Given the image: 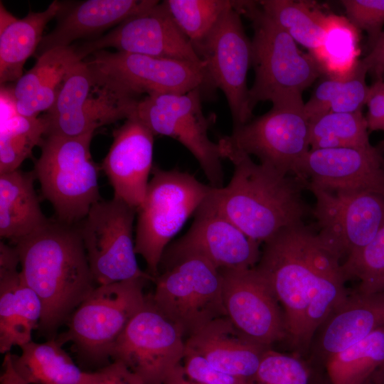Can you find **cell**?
<instances>
[{"instance_id": "40", "label": "cell", "mask_w": 384, "mask_h": 384, "mask_svg": "<svg viewBox=\"0 0 384 384\" xmlns=\"http://www.w3.org/2000/svg\"><path fill=\"white\" fill-rule=\"evenodd\" d=\"M183 375L178 384H253L213 367L204 358L186 348Z\"/></svg>"}, {"instance_id": "28", "label": "cell", "mask_w": 384, "mask_h": 384, "mask_svg": "<svg viewBox=\"0 0 384 384\" xmlns=\"http://www.w3.org/2000/svg\"><path fill=\"white\" fill-rule=\"evenodd\" d=\"M33 172L0 174V236L16 243L50 221L41 210Z\"/></svg>"}, {"instance_id": "48", "label": "cell", "mask_w": 384, "mask_h": 384, "mask_svg": "<svg viewBox=\"0 0 384 384\" xmlns=\"http://www.w3.org/2000/svg\"></svg>"}, {"instance_id": "9", "label": "cell", "mask_w": 384, "mask_h": 384, "mask_svg": "<svg viewBox=\"0 0 384 384\" xmlns=\"http://www.w3.org/2000/svg\"><path fill=\"white\" fill-rule=\"evenodd\" d=\"M163 272L148 295L154 306L186 338L211 321L226 316L219 270L206 260L186 255L161 260Z\"/></svg>"}, {"instance_id": "38", "label": "cell", "mask_w": 384, "mask_h": 384, "mask_svg": "<svg viewBox=\"0 0 384 384\" xmlns=\"http://www.w3.org/2000/svg\"><path fill=\"white\" fill-rule=\"evenodd\" d=\"M309 372L298 358L268 348L252 380L253 384H308Z\"/></svg>"}, {"instance_id": "12", "label": "cell", "mask_w": 384, "mask_h": 384, "mask_svg": "<svg viewBox=\"0 0 384 384\" xmlns=\"http://www.w3.org/2000/svg\"><path fill=\"white\" fill-rule=\"evenodd\" d=\"M203 91L195 89L185 93H159L139 100L134 114L154 135L174 139L185 146L198 161L214 188L223 187V159L219 145L208 137L214 122L213 115L205 116L201 105Z\"/></svg>"}, {"instance_id": "11", "label": "cell", "mask_w": 384, "mask_h": 384, "mask_svg": "<svg viewBox=\"0 0 384 384\" xmlns=\"http://www.w3.org/2000/svg\"><path fill=\"white\" fill-rule=\"evenodd\" d=\"M148 295L112 346L110 357L137 374L145 384H170L183 368L186 340Z\"/></svg>"}, {"instance_id": "16", "label": "cell", "mask_w": 384, "mask_h": 384, "mask_svg": "<svg viewBox=\"0 0 384 384\" xmlns=\"http://www.w3.org/2000/svg\"><path fill=\"white\" fill-rule=\"evenodd\" d=\"M315 198L318 233L341 260L366 246L384 226V196L369 191L331 192L306 184Z\"/></svg>"}, {"instance_id": "19", "label": "cell", "mask_w": 384, "mask_h": 384, "mask_svg": "<svg viewBox=\"0 0 384 384\" xmlns=\"http://www.w3.org/2000/svg\"><path fill=\"white\" fill-rule=\"evenodd\" d=\"M75 46L82 60L95 51L114 48L117 51L152 57L203 61L163 1L127 19L108 33Z\"/></svg>"}, {"instance_id": "36", "label": "cell", "mask_w": 384, "mask_h": 384, "mask_svg": "<svg viewBox=\"0 0 384 384\" xmlns=\"http://www.w3.org/2000/svg\"><path fill=\"white\" fill-rule=\"evenodd\" d=\"M163 3L193 48L208 36L233 6L230 0H166Z\"/></svg>"}, {"instance_id": "31", "label": "cell", "mask_w": 384, "mask_h": 384, "mask_svg": "<svg viewBox=\"0 0 384 384\" xmlns=\"http://www.w3.org/2000/svg\"><path fill=\"white\" fill-rule=\"evenodd\" d=\"M360 31L346 17L327 14L322 41L316 49L309 53L322 75L343 80L353 73L360 60Z\"/></svg>"}, {"instance_id": "30", "label": "cell", "mask_w": 384, "mask_h": 384, "mask_svg": "<svg viewBox=\"0 0 384 384\" xmlns=\"http://www.w3.org/2000/svg\"><path fill=\"white\" fill-rule=\"evenodd\" d=\"M20 355L11 353L13 367L31 384H80L85 370L63 349L57 338L44 343L33 341L20 347Z\"/></svg>"}, {"instance_id": "8", "label": "cell", "mask_w": 384, "mask_h": 384, "mask_svg": "<svg viewBox=\"0 0 384 384\" xmlns=\"http://www.w3.org/2000/svg\"><path fill=\"white\" fill-rule=\"evenodd\" d=\"M94 82L126 101L159 93L213 90L203 61L193 63L105 50L83 60Z\"/></svg>"}, {"instance_id": "26", "label": "cell", "mask_w": 384, "mask_h": 384, "mask_svg": "<svg viewBox=\"0 0 384 384\" xmlns=\"http://www.w3.org/2000/svg\"><path fill=\"white\" fill-rule=\"evenodd\" d=\"M42 314L40 298L24 282L17 267L0 268L1 353L31 341Z\"/></svg>"}, {"instance_id": "3", "label": "cell", "mask_w": 384, "mask_h": 384, "mask_svg": "<svg viewBox=\"0 0 384 384\" xmlns=\"http://www.w3.org/2000/svg\"><path fill=\"white\" fill-rule=\"evenodd\" d=\"M255 266L284 309L287 340L306 351V316L321 279L341 265L318 231L304 222L279 230L264 242Z\"/></svg>"}, {"instance_id": "6", "label": "cell", "mask_w": 384, "mask_h": 384, "mask_svg": "<svg viewBox=\"0 0 384 384\" xmlns=\"http://www.w3.org/2000/svg\"><path fill=\"white\" fill-rule=\"evenodd\" d=\"M142 206L138 209L135 252L154 279L168 244L191 214L208 198L213 187L178 169H152Z\"/></svg>"}, {"instance_id": "2", "label": "cell", "mask_w": 384, "mask_h": 384, "mask_svg": "<svg viewBox=\"0 0 384 384\" xmlns=\"http://www.w3.org/2000/svg\"><path fill=\"white\" fill-rule=\"evenodd\" d=\"M234 166L225 186L213 187L216 208L249 238L265 242L279 230L302 223L311 209L303 198L305 181L296 175L256 164L236 151L221 154Z\"/></svg>"}, {"instance_id": "20", "label": "cell", "mask_w": 384, "mask_h": 384, "mask_svg": "<svg viewBox=\"0 0 384 384\" xmlns=\"http://www.w3.org/2000/svg\"><path fill=\"white\" fill-rule=\"evenodd\" d=\"M294 175L331 192L369 191L384 196V157L375 146L310 149Z\"/></svg>"}, {"instance_id": "1", "label": "cell", "mask_w": 384, "mask_h": 384, "mask_svg": "<svg viewBox=\"0 0 384 384\" xmlns=\"http://www.w3.org/2000/svg\"><path fill=\"white\" fill-rule=\"evenodd\" d=\"M14 245L21 277L42 303L38 329L55 338L58 329L96 287L79 228L50 220Z\"/></svg>"}, {"instance_id": "18", "label": "cell", "mask_w": 384, "mask_h": 384, "mask_svg": "<svg viewBox=\"0 0 384 384\" xmlns=\"http://www.w3.org/2000/svg\"><path fill=\"white\" fill-rule=\"evenodd\" d=\"M210 195L196 211L187 233L166 248L161 260L195 255L218 270L255 267L261 255L260 243L249 238L226 218Z\"/></svg>"}, {"instance_id": "43", "label": "cell", "mask_w": 384, "mask_h": 384, "mask_svg": "<svg viewBox=\"0 0 384 384\" xmlns=\"http://www.w3.org/2000/svg\"><path fill=\"white\" fill-rule=\"evenodd\" d=\"M367 72L376 80H383L384 76V31L370 50L368 54L361 59Z\"/></svg>"}, {"instance_id": "17", "label": "cell", "mask_w": 384, "mask_h": 384, "mask_svg": "<svg viewBox=\"0 0 384 384\" xmlns=\"http://www.w3.org/2000/svg\"><path fill=\"white\" fill-rule=\"evenodd\" d=\"M219 272L226 317L244 337L266 348L287 338L280 304L256 267Z\"/></svg>"}, {"instance_id": "44", "label": "cell", "mask_w": 384, "mask_h": 384, "mask_svg": "<svg viewBox=\"0 0 384 384\" xmlns=\"http://www.w3.org/2000/svg\"><path fill=\"white\" fill-rule=\"evenodd\" d=\"M0 384H31L21 378L14 370L11 362V353L4 354Z\"/></svg>"}, {"instance_id": "34", "label": "cell", "mask_w": 384, "mask_h": 384, "mask_svg": "<svg viewBox=\"0 0 384 384\" xmlns=\"http://www.w3.org/2000/svg\"><path fill=\"white\" fill-rule=\"evenodd\" d=\"M384 361V326L329 358L325 362L331 384H366Z\"/></svg>"}, {"instance_id": "45", "label": "cell", "mask_w": 384, "mask_h": 384, "mask_svg": "<svg viewBox=\"0 0 384 384\" xmlns=\"http://www.w3.org/2000/svg\"><path fill=\"white\" fill-rule=\"evenodd\" d=\"M370 384H384V361L369 380Z\"/></svg>"}, {"instance_id": "15", "label": "cell", "mask_w": 384, "mask_h": 384, "mask_svg": "<svg viewBox=\"0 0 384 384\" xmlns=\"http://www.w3.org/2000/svg\"><path fill=\"white\" fill-rule=\"evenodd\" d=\"M137 101H126L97 85L82 60L68 72L52 107L44 115L45 136L75 137L100 127L127 119Z\"/></svg>"}, {"instance_id": "32", "label": "cell", "mask_w": 384, "mask_h": 384, "mask_svg": "<svg viewBox=\"0 0 384 384\" xmlns=\"http://www.w3.org/2000/svg\"><path fill=\"white\" fill-rule=\"evenodd\" d=\"M261 9L296 42L313 52L321 44L327 14L311 2L292 0L258 1Z\"/></svg>"}, {"instance_id": "4", "label": "cell", "mask_w": 384, "mask_h": 384, "mask_svg": "<svg viewBox=\"0 0 384 384\" xmlns=\"http://www.w3.org/2000/svg\"><path fill=\"white\" fill-rule=\"evenodd\" d=\"M233 8L252 23V66L255 80L249 89L251 111L259 102L274 104L302 97L322 73L314 58L260 6L256 1H233Z\"/></svg>"}, {"instance_id": "41", "label": "cell", "mask_w": 384, "mask_h": 384, "mask_svg": "<svg viewBox=\"0 0 384 384\" xmlns=\"http://www.w3.org/2000/svg\"><path fill=\"white\" fill-rule=\"evenodd\" d=\"M80 384H145L124 363L113 361L95 370L85 371Z\"/></svg>"}, {"instance_id": "35", "label": "cell", "mask_w": 384, "mask_h": 384, "mask_svg": "<svg viewBox=\"0 0 384 384\" xmlns=\"http://www.w3.org/2000/svg\"><path fill=\"white\" fill-rule=\"evenodd\" d=\"M309 143L311 149L374 147L362 112H329L310 119Z\"/></svg>"}, {"instance_id": "47", "label": "cell", "mask_w": 384, "mask_h": 384, "mask_svg": "<svg viewBox=\"0 0 384 384\" xmlns=\"http://www.w3.org/2000/svg\"><path fill=\"white\" fill-rule=\"evenodd\" d=\"M366 384H370V383H366Z\"/></svg>"}, {"instance_id": "13", "label": "cell", "mask_w": 384, "mask_h": 384, "mask_svg": "<svg viewBox=\"0 0 384 384\" xmlns=\"http://www.w3.org/2000/svg\"><path fill=\"white\" fill-rule=\"evenodd\" d=\"M137 210L113 198L100 200L90 208L79 230L90 267L99 285L143 278L155 279L137 263L133 238Z\"/></svg>"}, {"instance_id": "25", "label": "cell", "mask_w": 384, "mask_h": 384, "mask_svg": "<svg viewBox=\"0 0 384 384\" xmlns=\"http://www.w3.org/2000/svg\"><path fill=\"white\" fill-rule=\"evenodd\" d=\"M82 60L75 45L55 48L38 56L29 70L11 88L18 112L38 117L55 102L62 82L70 69Z\"/></svg>"}, {"instance_id": "24", "label": "cell", "mask_w": 384, "mask_h": 384, "mask_svg": "<svg viewBox=\"0 0 384 384\" xmlns=\"http://www.w3.org/2000/svg\"><path fill=\"white\" fill-rule=\"evenodd\" d=\"M186 348L204 358L215 368L252 380L270 348L244 337L226 316L215 319L186 339Z\"/></svg>"}, {"instance_id": "5", "label": "cell", "mask_w": 384, "mask_h": 384, "mask_svg": "<svg viewBox=\"0 0 384 384\" xmlns=\"http://www.w3.org/2000/svg\"><path fill=\"white\" fill-rule=\"evenodd\" d=\"M146 281L135 278L96 287L70 315L67 331L57 340L62 346L72 343L84 367L97 370L109 364L112 346L146 303Z\"/></svg>"}, {"instance_id": "46", "label": "cell", "mask_w": 384, "mask_h": 384, "mask_svg": "<svg viewBox=\"0 0 384 384\" xmlns=\"http://www.w3.org/2000/svg\"><path fill=\"white\" fill-rule=\"evenodd\" d=\"M378 151L383 155L384 154V139L381 140L375 146Z\"/></svg>"}, {"instance_id": "14", "label": "cell", "mask_w": 384, "mask_h": 384, "mask_svg": "<svg viewBox=\"0 0 384 384\" xmlns=\"http://www.w3.org/2000/svg\"><path fill=\"white\" fill-rule=\"evenodd\" d=\"M205 63L213 90L220 89L226 97L233 128L251 120L247 76L252 65V44L241 15L232 6L222 16L208 36L194 48Z\"/></svg>"}, {"instance_id": "10", "label": "cell", "mask_w": 384, "mask_h": 384, "mask_svg": "<svg viewBox=\"0 0 384 384\" xmlns=\"http://www.w3.org/2000/svg\"><path fill=\"white\" fill-rule=\"evenodd\" d=\"M218 144L220 155L228 151L254 155L261 164L294 175L310 150L309 120L302 97L272 105L265 114L220 137Z\"/></svg>"}, {"instance_id": "37", "label": "cell", "mask_w": 384, "mask_h": 384, "mask_svg": "<svg viewBox=\"0 0 384 384\" xmlns=\"http://www.w3.org/2000/svg\"><path fill=\"white\" fill-rule=\"evenodd\" d=\"M346 281L356 279L357 292L378 294L384 292V226L363 248L347 257L341 264Z\"/></svg>"}, {"instance_id": "33", "label": "cell", "mask_w": 384, "mask_h": 384, "mask_svg": "<svg viewBox=\"0 0 384 384\" xmlns=\"http://www.w3.org/2000/svg\"><path fill=\"white\" fill-rule=\"evenodd\" d=\"M367 74L361 59L355 71L348 78H326L304 103V112L309 120L329 112H362L370 90L366 81Z\"/></svg>"}, {"instance_id": "21", "label": "cell", "mask_w": 384, "mask_h": 384, "mask_svg": "<svg viewBox=\"0 0 384 384\" xmlns=\"http://www.w3.org/2000/svg\"><path fill=\"white\" fill-rule=\"evenodd\" d=\"M152 132L132 115L113 132L102 169L117 198L137 210L142 206L153 169Z\"/></svg>"}, {"instance_id": "7", "label": "cell", "mask_w": 384, "mask_h": 384, "mask_svg": "<svg viewBox=\"0 0 384 384\" xmlns=\"http://www.w3.org/2000/svg\"><path fill=\"white\" fill-rule=\"evenodd\" d=\"M94 132L75 137L45 136L40 144L33 173L43 197L65 224L83 220L101 200L98 167L90 149Z\"/></svg>"}, {"instance_id": "23", "label": "cell", "mask_w": 384, "mask_h": 384, "mask_svg": "<svg viewBox=\"0 0 384 384\" xmlns=\"http://www.w3.org/2000/svg\"><path fill=\"white\" fill-rule=\"evenodd\" d=\"M383 326L384 292L368 294L353 291L318 329L314 353L326 362Z\"/></svg>"}, {"instance_id": "22", "label": "cell", "mask_w": 384, "mask_h": 384, "mask_svg": "<svg viewBox=\"0 0 384 384\" xmlns=\"http://www.w3.org/2000/svg\"><path fill=\"white\" fill-rule=\"evenodd\" d=\"M155 0H87L72 6L63 3L53 31L43 36L38 56L55 48L71 46L78 39L96 37L127 19L149 9Z\"/></svg>"}, {"instance_id": "39", "label": "cell", "mask_w": 384, "mask_h": 384, "mask_svg": "<svg viewBox=\"0 0 384 384\" xmlns=\"http://www.w3.org/2000/svg\"><path fill=\"white\" fill-rule=\"evenodd\" d=\"M346 18L360 31L368 34L370 49L382 33L384 0H342Z\"/></svg>"}, {"instance_id": "42", "label": "cell", "mask_w": 384, "mask_h": 384, "mask_svg": "<svg viewBox=\"0 0 384 384\" xmlns=\"http://www.w3.org/2000/svg\"><path fill=\"white\" fill-rule=\"evenodd\" d=\"M366 116L368 131L384 132V80L375 81L370 86L366 104Z\"/></svg>"}, {"instance_id": "29", "label": "cell", "mask_w": 384, "mask_h": 384, "mask_svg": "<svg viewBox=\"0 0 384 384\" xmlns=\"http://www.w3.org/2000/svg\"><path fill=\"white\" fill-rule=\"evenodd\" d=\"M0 174L18 169L47 131L45 116L28 117L16 109L11 88L1 87Z\"/></svg>"}, {"instance_id": "27", "label": "cell", "mask_w": 384, "mask_h": 384, "mask_svg": "<svg viewBox=\"0 0 384 384\" xmlns=\"http://www.w3.org/2000/svg\"><path fill=\"white\" fill-rule=\"evenodd\" d=\"M63 3L53 1L41 12L30 11L16 18L0 4V82L1 85L17 81L23 67L42 40L48 23L57 16Z\"/></svg>"}]
</instances>
